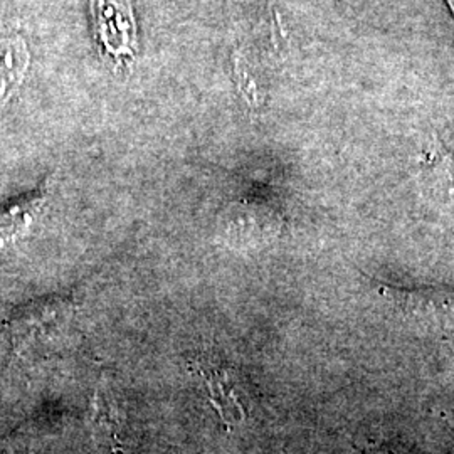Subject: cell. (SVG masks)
I'll return each mask as SVG.
<instances>
[{
	"instance_id": "cell-2",
	"label": "cell",
	"mask_w": 454,
	"mask_h": 454,
	"mask_svg": "<svg viewBox=\"0 0 454 454\" xmlns=\"http://www.w3.org/2000/svg\"><path fill=\"white\" fill-rule=\"evenodd\" d=\"M194 365H197V371L204 377L212 406L215 407L224 424L232 426L243 422L246 412L238 395L236 382L229 375V371L211 362H195Z\"/></svg>"
},
{
	"instance_id": "cell-1",
	"label": "cell",
	"mask_w": 454,
	"mask_h": 454,
	"mask_svg": "<svg viewBox=\"0 0 454 454\" xmlns=\"http://www.w3.org/2000/svg\"><path fill=\"white\" fill-rule=\"evenodd\" d=\"M91 14L103 51L120 65L130 63L137 46L130 0H91Z\"/></svg>"
},
{
	"instance_id": "cell-5",
	"label": "cell",
	"mask_w": 454,
	"mask_h": 454,
	"mask_svg": "<svg viewBox=\"0 0 454 454\" xmlns=\"http://www.w3.org/2000/svg\"><path fill=\"white\" fill-rule=\"evenodd\" d=\"M448 2H450V4H451V7H453V11H454V0H448Z\"/></svg>"
},
{
	"instance_id": "cell-3",
	"label": "cell",
	"mask_w": 454,
	"mask_h": 454,
	"mask_svg": "<svg viewBox=\"0 0 454 454\" xmlns=\"http://www.w3.org/2000/svg\"><path fill=\"white\" fill-rule=\"evenodd\" d=\"M29 66V51L22 37L0 35V106L19 90Z\"/></svg>"
},
{
	"instance_id": "cell-4",
	"label": "cell",
	"mask_w": 454,
	"mask_h": 454,
	"mask_svg": "<svg viewBox=\"0 0 454 454\" xmlns=\"http://www.w3.org/2000/svg\"><path fill=\"white\" fill-rule=\"evenodd\" d=\"M44 202V192H35L19 199L0 212V244L4 246V243L20 238L31 227Z\"/></svg>"
}]
</instances>
